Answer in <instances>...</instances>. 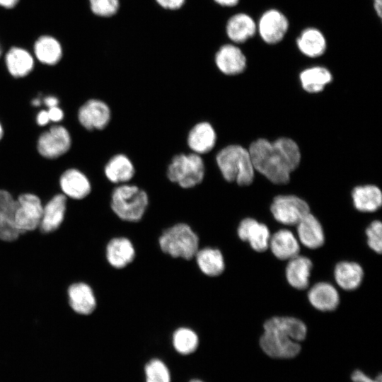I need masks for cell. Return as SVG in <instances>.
I'll use <instances>...</instances> for the list:
<instances>
[{
  "mask_svg": "<svg viewBox=\"0 0 382 382\" xmlns=\"http://www.w3.org/2000/svg\"><path fill=\"white\" fill-rule=\"evenodd\" d=\"M255 170L277 185L289 182L290 174L299 165L301 152L291 139L282 137L273 142L258 139L248 149Z\"/></svg>",
  "mask_w": 382,
  "mask_h": 382,
  "instance_id": "cell-1",
  "label": "cell"
},
{
  "mask_svg": "<svg viewBox=\"0 0 382 382\" xmlns=\"http://www.w3.org/2000/svg\"><path fill=\"white\" fill-rule=\"evenodd\" d=\"M264 332L260 338L262 350L274 359H287L301 352L299 342L307 335V328L294 317H272L265 321Z\"/></svg>",
  "mask_w": 382,
  "mask_h": 382,
  "instance_id": "cell-2",
  "label": "cell"
},
{
  "mask_svg": "<svg viewBox=\"0 0 382 382\" xmlns=\"http://www.w3.org/2000/svg\"><path fill=\"white\" fill-rule=\"evenodd\" d=\"M217 166L225 180L240 186L250 185L255 168L248 150L241 145L231 144L221 149L215 157Z\"/></svg>",
  "mask_w": 382,
  "mask_h": 382,
  "instance_id": "cell-3",
  "label": "cell"
},
{
  "mask_svg": "<svg viewBox=\"0 0 382 382\" xmlns=\"http://www.w3.org/2000/svg\"><path fill=\"white\" fill-rule=\"evenodd\" d=\"M149 204L147 192L136 185H118L111 193V209L122 221H139L145 214Z\"/></svg>",
  "mask_w": 382,
  "mask_h": 382,
  "instance_id": "cell-4",
  "label": "cell"
},
{
  "mask_svg": "<svg viewBox=\"0 0 382 382\" xmlns=\"http://www.w3.org/2000/svg\"><path fill=\"white\" fill-rule=\"evenodd\" d=\"M199 239L191 226L178 223L165 229L158 238L160 249L171 257L190 260L199 247Z\"/></svg>",
  "mask_w": 382,
  "mask_h": 382,
  "instance_id": "cell-5",
  "label": "cell"
},
{
  "mask_svg": "<svg viewBox=\"0 0 382 382\" xmlns=\"http://www.w3.org/2000/svg\"><path fill=\"white\" fill-rule=\"evenodd\" d=\"M205 174L206 167L202 157L193 152L174 155L166 169L168 180L183 189H190L201 184Z\"/></svg>",
  "mask_w": 382,
  "mask_h": 382,
  "instance_id": "cell-6",
  "label": "cell"
},
{
  "mask_svg": "<svg viewBox=\"0 0 382 382\" xmlns=\"http://www.w3.org/2000/svg\"><path fill=\"white\" fill-rule=\"evenodd\" d=\"M43 204L40 198L33 193H23L16 198L15 225L21 235L39 228Z\"/></svg>",
  "mask_w": 382,
  "mask_h": 382,
  "instance_id": "cell-7",
  "label": "cell"
},
{
  "mask_svg": "<svg viewBox=\"0 0 382 382\" xmlns=\"http://www.w3.org/2000/svg\"><path fill=\"white\" fill-rule=\"evenodd\" d=\"M289 29V21L281 11L272 8L265 11L257 23V33L267 45L281 42Z\"/></svg>",
  "mask_w": 382,
  "mask_h": 382,
  "instance_id": "cell-8",
  "label": "cell"
},
{
  "mask_svg": "<svg viewBox=\"0 0 382 382\" xmlns=\"http://www.w3.org/2000/svg\"><path fill=\"white\" fill-rule=\"evenodd\" d=\"M71 137L66 127L56 125L43 132L37 141L39 154L47 159H56L71 148Z\"/></svg>",
  "mask_w": 382,
  "mask_h": 382,
  "instance_id": "cell-9",
  "label": "cell"
},
{
  "mask_svg": "<svg viewBox=\"0 0 382 382\" xmlns=\"http://www.w3.org/2000/svg\"><path fill=\"white\" fill-rule=\"evenodd\" d=\"M274 218L284 225H296L310 212L308 203L294 195H278L270 206Z\"/></svg>",
  "mask_w": 382,
  "mask_h": 382,
  "instance_id": "cell-10",
  "label": "cell"
},
{
  "mask_svg": "<svg viewBox=\"0 0 382 382\" xmlns=\"http://www.w3.org/2000/svg\"><path fill=\"white\" fill-rule=\"evenodd\" d=\"M77 118L80 125L87 130H103L110 124L112 112L105 101L91 98L79 108Z\"/></svg>",
  "mask_w": 382,
  "mask_h": 382,
  "instance_id": "cell-11",
  "label": "cell"
},
{
  "mask_svg": "<svg viewBox=\"0 0 382 382\" xmlns=\"http://www.w3.org/2000/svg\"><path fill=\"white\" fill-rule=\"evenodd\" d=\"M214 62L224 74L235 76L243 72L247 66V59L241 49L233 44H226L216 52Z\"/></svg>",
  "mask_w": 382,
  "mask_h": 382,
  "instance_id": "cell-12",
  "label": "cell"
},
{
  "mask_svg": "<svg viewBox=\"0 0 382 382\" xmlns=\"http://www.w3.org/2000/svg\"><path fill=\"white\" fill-rule=\"evenodd\" d=\"M217 140L216 132L212 125L207 121L195 124L189 130L186 142L192 152L202 155L210 152Z\"/></svg>",
  "mask_w": 382,
  "mask_h": 382,
  "instance_id": "cell-13",
  "label": "cell"
},
{
  "mask_svg": "<svg viewBox=\"0 0 382 382\" xmlns=\"http://www.w3.org/2000/svg\"><path fill=\"white\" fill-rule=\"evenodd\" d=\"M16 199L7 190L0 189V241L13 242L21 236L17 230L14 215Z\"/></svg>",
  "mask_w": 382,
  "mask_h": 382,
  "instance_id": "cell-14",
  "label": "cell"
},
{
  "mask_svg": "<svg viewBox=\"0 0 382 382\" xmlns=\"http://www.w3.org/2000/svg\"><path fill=\"white\" fill-rule=\"evenodd\" d=\"M237 233L240 239L248 241L257 252L265 251L269 248L271 236L269 228L254 219H243L238 225Z\"/></svg>",
  "mask_w": 382,
  "mask_h": 382,
  "instance_id": "cell-15",
  "label": "cell"
},
{
  "mask_svg": "<svg viewBox=\"0 0 382 382\" xmlns=\"http://www.w3.org/2000/svg\"><path fill=\"white\" fill-rule=\"evenodd\" d=\"M67 197L62 193L54 195L43 205L39 228L42 233H50L57 230L63 223L66 211Z\"/></svg>",
  "mask_w": 382,
  "mask_h": 382,
  "instance_id": "cell-16",
  "label": "cell"
},
{
  "mask_svg": "<svg viewBox=\"0 0 382 382\" xmlns=\"http://www.w3.org/2000/svg\"><path fill=\"white\" fill-rule=\"evenodd\" d=\"M59 187L66 197L77 200L86 198L91 192L89 179L76 168H69L62 173Z\"/></svg>",
  "mask_w": 382,
  "mask_h": 382,
  "instance_id": "cell-17",
  "label": "cell"
},
{
  "mask_svg": "<svg viewBox=\"0 0 382 382\" xmlns=\"http://www.w3.org/2000/svg\"><path fill=\"white\" fill-rule=\"evenodd\" d=\"M67 295L69 306L79 315H91L96 308L97 302L93 290L85 282H76L69 285Z\"/></svg>",
  "mask_w": 382,
  "mask_h": 382,
  "instance_id": "cell-18",
  "label": "cell"
},
{
  "mask_svg": "<svg viewBox=\"0 0 382 382\" xmlns=\"http://www.w3.org/2000/svg\"><path fill=\"white\" fill-rule=\"evenodd\" d=\"M136 255L132 241L125 237H115L110 240L105 247V257L110 266L123 269L131 264Z\"/></svg>",
  "mask_w": 382,
  "mask_h": 382,
  "instance_id": "cell-19",
  "label": "cell"
},
{
  "mask_svg": "<svg viewBox=\"0 0 382 382\" xmlns=\"http://www.w3.org/2000/svg\"><path fill=\"white\" fill-rule=\"evenodd\" d=\"M226 33L233 43H244L257 34V22L246 13H236L227 21Z\"/></svg>",
  "mask_w": 382,
  "mask_h": 382,
  "instance_id": "cell-20",
  "label": "cell"
},
{
  "mask_svg": "<svg viewBox=\"0 0 382 382\" xmlns=\"http://www.w3.org/2000/svg\"><path fill=\"white\" fill-rule=\"evenodd\" d=\"M135 172L132 160L122 153L111 156L104 167L106 178L117 185L128 183L134 178Z\"/></svg>",
  "mask_w": 382,
  "mask_h": 382,
  "instance_id": "cell-21",
  "label": "cell"
},
{
  "mask_svg": "<svg viewBox=\"0 0 382 382\" xmlns=\"http://www.w3.org/2000/svg\"><path fill=\"white\" fill-rule=\"evenodd\" d=\"M296 45L304 56L316 58L325 52L328 43L325 35L320 29L308 27L301 30L296 37Z\"/></svg>",
  "mask_w": 382,
  "mask_h": 382,
  "instance_id": "cell-22",
  "label": "cell"
},
{
  "mask_svg": "<svg viewBox=\"0 0 382 382\" xmlns=\"http://www.w3.org/2000/svg\"><path fill=\"white\" fill-rule=\"evenodd\" d=\"M300 242L306 247L316 249L325 242V235L319 221L310 212L296 224Z\"/></svg>",
  "mask_w": 382,
  "mask_h": 382,
  "instance_id": "cell-23",
  "label": "cell"
},
{
  "mask_svg": "<svg viewBox=\"0 0 382 382\" xmlns=\"http://www.w3.org/2000/svg\"><path fill=\"white\" fill-rule=\"evenodd\" d=\"M269 247L273 255L282 260H290L299 255V243L293 233L281 229L270 236Z\"/></svg>",
  "mask_w": 382,
  "mask_h": 382,
  "instance_id": "cell-24",
  "label": "cell"
},
{
  "mask_svg": "<svg viewBox=\"0 0 382 382\" xmlns=\"http://www.w3.org/2000/svg\"><path fill=\"white\" fill-rule=\"evenodd\" d=\"M311 304L321 311H332L337 308L340 297L336 289L328 282H318L308 293Z\"/></svg>",
  "mask_w": 382,
  "mask_h": 382,
  "instance_id": "cell-25",
  "label": "cell"
},
{
  "mask_svg": "<svg viewBox=\"0 0 382 382\" xmlns=\"http://www.w3.org/2000/svg\"><path fill=\"white\" fill-rule=\"evenodd\" d=\"M5 64L8 73L14 78H23L33 69V55L25 49L12 47L5 55Z\"/></svg>",
  "mask_w": 382,
  "mask_h": 382,
  "instance_id": "cell-26",
  "label": "cell"
},
{
  "mask_svg": "<svg viewBox=\"0 0 382 382\" xmlns=\"http://www.w3.org/2000/svg\"><path fill=\"white\" fill-rule=\"evenodd\" d=\"M289 260L286 267L287 282L295 289H306L313 267L312 262L309 258L299 255Z\"/></svg>",
  "mask_w": 382,
  "mask_h": 382,
  "instance_id": "cell-27",
  "label": "cell"
},
{
  "mask_svg": "<svg viewBox=\"0 0 382 382\" xmlns=\"http://www.w3.org/2000/svg\"><path fill=\"white\" fill-rule=\"evenodd\" d=\"M195 258L198 268L206 276L218 277L225 270L224 258L218 248L212 247L199 248Z\"/></svg>",
  "mask_w": 382,
  "mask_h": 382,
  "instance_id": "cell-28",
  "label": "cell"
},
{
  "mask_svg": "<svg viewBox=\"0 0 382 382\" xmlns=\"http://www.w3.org/2000/svg\"><path fill=\"white\" fill-rule=\"evenodd\" d=\"M352 197L355 208L362 212H375L382 204L381 191L377 186L373 185L354 187Z\"/></svg>",
  "mask_w": 382,
  "mask_h": 382,
  "instance_id": "cell-29",
  "label": "cell"
},
{
  "mask_svg": "<svg viewBox=\"0 0 382 382\" xmlns=\"http://www.w3.org/2000/svg\"><path fill=\"white\" fill-rule=\"evenodd\" d=\"M33 50L37 59L45 65H55L62 57L60 42L53 36L48 35H42L36 40Z\"/></svg>",
  "mask_w": 382,
  "mask_h": 382,
  "instance_id": "cell-30",
  "label": "cell"
},
{
  "mask_svg": "<svg viewBox=\"0 0 382 382\" xmlns=\"http://www.w3.org/2000/svg\"><path fill=\"white\" fill-rule=\"evenodd\" d=\"M337 284L343 289L351 291L357 289L363 279L364 271L357 262L342 261L334 270Z\"/></svg>",
  "mask_w": 382,
  "mask_h": 382,
  "instance_id": "cell-31",
  "label": "cell"
},
{
  "mask_svg": "<svg viewBox=\"0 0 382 382\" xmlns=\"http://www.w3.org/2000/svg\"><path fill=\"white\" fill-rule=\"evenodd\" d=\"M299 80L306 91L316 93L322 91L332 81V76L327 68L316 66L303 70L299 74Z\"/></svg>",
  "mask_w": 382,
  "mask_h": 382,
  "instance_id": "cell-32",
  "label": "cell"
},
{
  "mask_svg": "<svg viewBox=\"0 0 382 382\" xmlns=\"http://www.w3.org/2000/svg\"><path fill=\"white\" fill-rule=\"evenodd\" d=\"M172 345L176 352L181 355H190L197 349L199 339L197 332L187 327L177 328L172 335Z\"/></svg>",
  "mask_w": 382,
  "mask_h": 382,
  "instance_id": "cell-33",
  "label": "cell"
},
{
  "mask_svg": "<svg viewBox=\"0 0 382 382\" xmlns=\"http://www.w3.org/2000/svg\"><path fill=\"white\" fill-rule=\"evenodd\" d=\"M145 382H171L170 371L166 363L153 358L144 366Z\"/></svg>",
  "mask_w": 382,
  "mask_h": 382,
  "instance_id": "cell-34",
  "label": "cell"
},
{
  "mask_svg": "<svg viewBox=\"0 0 382 382\" xmlns=\"http://www.w3.org/2000/svg\"><path fill=\"white\" fill-rule=\"evenodd\" d=\"M91 11L96 16L110 17L119 9V0H89Z\"/></svg>",
  "mask_w": 382,
  "mask_h": 382,
  "instance_id": "cell-35",
  "label": "cell"
},
{
  "mask_svg": "<svg viewBox=\"0 0 382 382\" xmlns=\"http://www.w3.org/2000/svg\"><path fill=\"white\" fill-rule=\"evenodd\" d=\"M382 224L378 220L374 221L366 228L367 244L371 249L378 254L382 250Z\"/></svg>",
  "mask_w": 382,
  "mask_h": 382,
  "instance_id": "cell-36",
  "label": "cell"
},
{
  "mask_svg": "<svg viewBox=\"0 0 382 382\" xmlns=\"http://www.w3.org/2000/svg\"><path fill=\"white\" fill-rule=\"evenodd\" d=\"M351 380L353 382H381V374H379L376 378L373 379L366 375L361 371L357 369L351 374Z\"/></svg>",
  "mask_w": 382,
  "mask_h": 382,
  "instance_id": "cell-37",
  "label": "cell"
},
{
  "mask_svg": "<svg viewBox=\"0 0 382 382\" xmlns=\"http://www.w3.org/2000/svg\"><path fill=\"white\" fill-rule=\"evenodd\" d=\"M163 8L169 10H177L185 3V0H156Z\"/></svg>",
  "mask_w": 382,
  "mask_h": 382,
  "instance_id": "cell-38",
  "label": "cell"
},
{
  "mask_svg": "<svg viewBox=\"0 0 382 382\" xmlns=\"http://www.w3.org/2000/svg\"><path fill=\"white\" fill-rule=\"evenodd\" d=\"M47 110L50 122H59L63 120L64 112L59 106L50 108Z\"/></svg>",
  "mask_w": 382,
  "mask_h": 382,
  "instance_id": "cell-39",
  "label": "cell"
},
{
  "mask_svg": "<svg viewBox=\"0 0 382 382\" xmlns=\"http://www.w3.org/2000/svg\"><path fill=\"white\" fill-rule=\"evenodd\" d=\"M47 110H41L38 112L36 117V122L39 126H45L50 122Z\"/></svg>",
  "mask_w": 382,
  "mask_h": 382,
  "instance_id": "cell-40",
  "label": "cell"
},
{
  "mask_svg": "<svg viewBox=\"0 0 382 382\" xmlns=\"http://www.w3.org/2000/svg\"><path fill=\"white\" fill-rule=\"evenodd\" d=\"M45 105L47 108L58 106L59 100L54 96H48L43 99Z\"/></svg>",
  "mask_w": 382,
  "mask_h": 382,
  "instance_id": "cell-41",
  "label": "cell"
},
{
  "mask_svg": "<svg viewBox=\"0 0 382 382\" xmlns=\"http://www.w3.org/2000/svg\"><path fill=\"white\" fill-rule=\"evenodd\" d=\"M374 10L379 19L382 17V0H373Z\"/></svg>",
  "mask_w": 382,
  "mask_h": 382,
  "instance_id": "cell-42",
  "label": "cell"
},
{
  "mask_svg": "<svg viewBox=\"0 0 382 382\" xmlns=\"http://www.w3.org/2000/svg\"><path fill=\"white\" fill-rule=\"evenodd\" d=\"M217 4L221 6L232 7L236 6L240 0H214Z\"/></svg>",
  "mask_w": 382,
  "mask_h": 382,
  "instance_id": "cell-43",
  "label": "cell"
},
{
  "mask_svg": "<svg viewBox=\"0 0 382 382\" xmlns=\"http://www.w3.org/2000/svg\"><path fill=\"white\" fill-rule=\"evenodd\" d=\"M19 0H0V6L9 9L13 8Z\"/></svg>",
  "mask_w": 382,
  "mask_h": 382,
  "instance_id": "cell-44",
  "label": "cell"
},
{
  "mask_svg": "<svg viewBox=\"0 0 382 382\" xmlns=\"http://www.w3.org/2000/svg\"><path fill=\"white\" fill-rule=\"evenodd\" d=\"M32 105L33 106H39L40 105V100L38 99V98H35L34 100H32Z\"/></svg>",
  "mask_w": 382,
  "mask_h": 382,
  "instance_id": "cell-45",
  "label": "cell"
},
{
  "mask_svg": "<svg viewBox=\"0 0 382 382\" xmlns=\"http://www.w3.org/2000/svg\"><path fill=\"white\" fill-rule=\"evenodd\" d=\"M3 136H4V129H3V127L0 122V141L1 140V139L3 138Z\"/></svg>",
  "mask_w": 382,
  "mask_h": 382,
  "instance_id": "cell-46",
  "label": "cell"
},
{
  "mask_svg": "<svg viewBox=\"0 0 382 382\" xmlns=\"http://www.w3.org/2000/svg\"><path fill=\"white\" fill-rule=\"evenodd\" d=\"M189 382H204V381L199 378H193V379H191Z\"/></svg>",
  "mask_w": 382,
  "mask_h": 382,
  "instance_id": "cell-47",
  "label": "cell"
},
{
  "mask_svg": "<svg viewBox=\"0 0 382 382\" xmlns=\"http://www.w3.org/2000/svg\"><path fill=\"white\" fill-rule=\"evenodd\" d=\"M1 49L0 47V56H1Z\"/></svg>",
  "mask_w": 382,
  "mask_h": 382,
  "instance_id": "cell-48",
  "label": "cell"
}]
</instances>
